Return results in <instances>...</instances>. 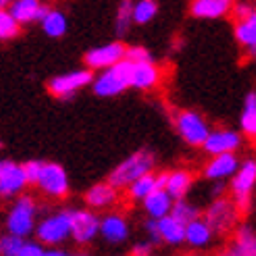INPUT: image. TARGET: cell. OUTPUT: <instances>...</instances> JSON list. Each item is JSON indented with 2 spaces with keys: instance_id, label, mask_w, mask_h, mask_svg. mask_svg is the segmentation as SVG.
I'll use <instances>...</instances> for the list:
<instances>
[{
  "instance_id": "obj_1",
  "label": "cell",
  "mask_w": 256,
  "mask_h": 256,
  "mask_svg": "<svg viewBox=\"0 0 256 256\" xmlns=\"http://www.w3.org/2000/svg\"><path fill=\"white\" fill-rule=\"evenodd\" d=\"M154 169H156L154 152L148 148H142V150H136L134 154H130L125 160H121L117 167L108 173V182L119 190H127L134 182H138L140 177L154 173Z\"/></svg>"
},
{
  "instance_id": "obj_2",
  "label": "cell",
  "mask_w": 256,
  "mask_h": 256,
  "mask_svg": "<svg viewBox=\"0 0 256 256\" xmlns=\"http://www.w3.org/2000/svg\"><path fill=\"white\" fill-rule=\"evenodd\" d=\"M132 75H134V62L130 58H123L117 65H112L96 75L92 84V92L98 98L121 96L125 90L132 88Z\"/></svg>"
},
{
  "instance_id": "obj_3",
  "label": "cell",
  "mask_w": 256,
  "mask_h": 256,
  "mask_svg": "<svg viewBox=\"0 0 256 256\" xmlns=\"http://www.w3.org/2000/svg\"><path fill=\"white\" fill-rule=\"evenodd\" d=\"M38 219V202L34 196L21 194L17 196L15 204L10 206L6 214V232L12 236H19L28 240L32 234H36Z\"/></svg>"
},
{
  "instance_id": "obj_4",
  "label": "cell",
  "mask_w": 256,
  "mask_h": 256,
  "mask_svg": "<svg viewBox=\"0 0 256 256\" xmlns=\"http://www.w3.org/2000/svg\"><path fill=\"white\" fill-rule=\"evenodd\" d=\"M240 216H242V210L236 204L234 198H214L212 204L206 208L204 212V219L210 223V227L214 229L216 236H227L236 232L240 227Z\"/></svg>"
},
{
  "instance_id": "obj_5",
  "label": "cell",
  "mask_w": 256,
  "mask_h": 256,
  "mask_svg": "<svg viewBox=\"0 0 256 256\" xmlns=\"http://www.w3.org/2000/svg\"><path fill=\"white\" fill-rule=\"evenodd\" d=\"M175 132L188 146L202 148L212 130L198 110H179L175 114Z\"/></svg>"
},
{
  "instance_id": "obj_6",
  "label": "cell",
  "mask_w": 256,
  "mask_h": 256,
  "mask_svg": "<svg viewBox=\"0 0 256 256\" xmlns=\"http://www.w3.org/2000/svg\"><path fill=\"white\" fill-rule=\"evenodd\" d=\"M96 75L92 73V69H75L69 73H60L54 75L52 80L46 84V90L50 96H54L56 100H71L75 94H80L84 88L94 84Z\"/></svg>"
},
{
  "instance_id": "obj_7",
  "label": "cell",
  "mask_w": 256,
  "mask_h": 256,
  "mask_svg": "<svg viewBox=\"0 0 256 256\" xmlns=\"http://www.w3.org/2000/svg\"><path fill=\"white\" fill-rule=\"evenodd\" d=\"M36 238L44 246H58L62 242L73 238V219L71 210H58L54 214H48L36 227Z\"/></svg>"
},
{
  "instance_id": "obj_8",
  "label": "cell",
  "mask_w": 256,
  "mask_h": 256,
  "mask_svg": "<svg viewBox=\"0 0 256 256\" xmlns=\"http://www.w3.org/2000/svg\"><path fill=\"white\" fill-rule=\"evenodd\" d=\"M254 190H256V160L248 158V160L242 162L240 171L232 177V184H229L232 198L236 200V204L240 206L242 212L250 210Z\"/></svg>"
},
{
  "instance_id": "obj_9",
  "label": "cell",
  "mask_w": 256,
  "mask_h": 256,
  "mask_svg": "<svg viewBox=\"0 0 256 256\" xmlns=\"http://www.w3.org/2000/svg\"><path fill=\"white\" fill-rule=\"evenodd\" d=\"M36 188L40 190L44 196L52 198V200H65L69 196V192H71V188H69V175H67L65 167L58 164V162L44 160L40 182H38Z\"/></svg>"
},
{
  "instance_id": "obj_10",
  "label": "cell",
  "mask_w": 256,
  "mask_h": 256,
  "mask_svg": "<svg viewBox=\"0 0 256 256\" xmlns=\"http://www.w3.org/2000/svg\"><path fill=\"white\" fill-rule=\"evenodd\" d=\"M123 58H127V46L119 40L114 42H106L102 46L90 48L84 54V65L92 71H104L112 65H117Z\"/></svg>"
},
{
  "instance_id": "obj_11",
  "label": "cell",
  "mask_w": 256,
  "mask_h": 256,
  "mask_svg": "<svg viewBox=\"0 0 256 256\" xmlns=\"http://www.w3.org/2000/svg\"><path fill=\"white\" fill-rule=\"evenodd\" d=\"M28 186H30V179L23 164L10 158L0 160V196L2 198L21 196Z\"/></svg>"
},
{
  "instance_id": "obj_12",
  "label": "cell",
  "mask_w": 256,
  "mask_h": 256,
  "mask_svg": "<svg viewBox=\"0 0 256 256\" xmlns=\"http://www.w3.org/2000/svg\"><path fill=\"white\" fill-rule=\"evenodd\" d=\"M71 219H73V242L75 244H80V246L92 244L100 236L102 219L92 208L71 210Z\"/></svg>"
},
{
  "instance_id": "obj_13",
  "label": "cell",
  "mask_w": 256,
  "mask_h": 256,
  "mask_svg": "<svg viewBox=\"0 0 256 256\" xmlns=\"http://www.w3.org/2000/svg\"><path fill=\"white\" fill-rule=\"evenodd\" d=\"M242 167L240 158L236 156V152H227V154H216L210 156V160L204 164L202 175L210 179V182H223V179L234 177Z\"/></svg>"
},
{
  "instance_id": "obj_14",
  "label": "cell",
  "mask_w": 256,
  "mask_h": 256,
  "mask_svg": "<svg viewBox=\"0 0 256 256\" xmlns=\"http://www.w3.org/2000/svg\"><path fill=\"white\" fill-rule=\"evenodd\" d=\"M242 148V136L234 130H212L210 136L206 138L202 150L208 156L216 154H227V152H238Z\"/></svg>"
},
{
  "instance_id": "obj_15",
  "label": "cell",
  "mask_w": 256,
  "mask_h": 256,
  "mask_svg": "<svg viewBox=\"0 0 256 256\" xmlns=\"http://www.w3.org/2000/svg\"><path fill=\"white\" fill-rule=\"evenodd\" d=\"M236 0H192L190 15L200 21H214L232 15Z\"/></svg>"
},
{
  "instance_id": "obj_16",
  "label": "cell",
  "mask_w": 256,
  "mask_h": 256,
  "mask_svg": "<svg viewBox=\"0 0 256 256\" xmlns=\"http://www.w3.org/2000/svg\"><path fill=\"white\" fill-rule=\"evenodd\" d=\"M162 82V69L154 60L146 62H134V75H132V88L140 92H150L158 88Z\"/></svg>"
},
{
  "instance_id": "obj_17",
  "label": "cell",
  "mask_w": 256,
  "mask_h": 256,
  "mask_svg": "<svg viewBox=\"0 0 256 256\" xmlns=\"http://www.w3.org/2000/svg\"><path fill=\"white\" fill-rule=\"evenodd\" d=\"M8 10L25 28V25H32V23H40L48 15L50 6L44 4L42 0H12Z\"/></svg>"
},
{
  "instance_id": "obj_18",
  "label": "cell",
  "mask_w": 256,
  "mask_h": 256,
  "mask_svg": "<svg viewBox=\"0 0 256 256\" xmlns=\"http://www.w3.org/2000/svg\"><path fill=\"white\" fill-rule=\"evenodd\" d=\"M86 206H90L92 210H104L110 208L119 202V188H114L108 179L102 184L92 186L86 192Z\"/></svg>"
},
{
  "instance_id": "obj_19",
  "label": "cell",
  "mask_w": 256,
  "mask_h": 256,
  "mask_svg": "<svg viewBox=\"0 0 256 256\" xmlns=\"http://www.w3.org/2000/svg\"><path fill=\"white\" fill-rule=\"evenodd\" d=\"M234 36L236 42L246 50V54L256 60V8L246 19H236Z\"/></svg>"
},
{
  "instance_id": "obj_20",
  "label": "cell",
  "mask_w": 256,
  "mask_h": 256,
  "mask_svg": "<svg viewBox=\"0 0 256 256\" xmlns=\"http://www.w3.org/2000/svg\"><path fill=\"white\" fill-rule=\"evenodd\" d=\"M100 236L104 238L108 244H123V242L130 238V223H127V219L123 214L110 212L102 219Z\"/></svg>"
},
{
  "instance_id": "obj_21",
  "label": "cell",
  "mask_w": 256,
  "mask_h": 256,
  "mask_svg": "<svg viewBox=\"0 0 256 256\" xmlns=\"http://www.w3.org/2000/svg\"><path fill=\"white\" fill-rule=\"evenodd\" d=\"M175 198L169 194L167 190H154L152 194L142 202V206L146 210V214L150 219H162V216H169L173 210Z\"/></svg>"
},
{
  "instance_id": "obj_22",
  "label": "cell",
  "mask_w": 256,
  "mask_h": 256,
  "mask_svg": "<svg viewBox=\"0 0 256 256\" xmlns=\"http://www.w3.org/2000/svg\"><path fill=\"white\" fill-rule=\"evenodd\" d=\"M214 236V229L206 219H196L186 225V244H190L192 248H206Z\"/></svg>"
},
{
  "instance_id": "obj_23",
  "label": "cell",
  "mask_w": 256,
  "mask_h": 256,
  "mask_svg": "<svg viewBox=\"0 0 256 256\" xmlns=\"http://www.w3.org/2000/svg\"><path fill=\"white\" fill-rule=\"evenodd\" d=\"M156 221H158V232H160L162 244H169V246L186 244V225L182 221H177L173 214L162 216V219H156Z\"/></svg>"
},
{
  "instance_id": "obj_24",
  "label": "cell",
  "mask_w": 256,
  "mask_h": 256,
  "mask_svg": "<svg viewBox=\"0 0 256 256\" xmlns=\"http://www.w3.org/2000/svg\"><path fill=\"white\" fill-rule=\"evenodd\" d=\"M40 28L44 32V36L58 40V38H65L69 32V19L60 8H50L48 15L40 21Z\"/></svg>"
},
{
  "instance_id": "obj_25",
  "label": "cell",
  "mask_w": 256,
  "mask_h": 256,
  "mask_svg": "<svg viewBox=\"0 0 256 256\" xmlns=\"http://www.w3.org/2000/svg\"><path fill=\"white\" fill-rule=\"evenodd\" d=\"M232 254L236 256H256V232L250 225H240L232 244Z\"/></svg>"
},
{
  "instance_id": "obj_26",
  "label": "cell",
  "mask_w": 256,
  "mask_h": 256,
  "mask_svg": "<svg viewBox=\"0 0 256 256\" xmlns=\"http://www.w3.org/2000/svg\"><path fill=\"white\" fill-rule=\"evenodd\" d=\"M192 186H194V175L186 169H177V171H169V179H167V190L175 200H182L190 194Z\"/></svg>"
},
{
  "instance_id": "obj_27",
  "label": "cell",
  "mask_w": 256,
  "mask_h": 256,
  "mask_svg": "<svg viewBox=\"0 0 256 256\" xmlns=\"http://www.w3.org/2000/svg\"><path fill=\"white\" fill-rule=\"evenodd\" d=\"M242 134L256 142V92H248L244 98V110L240 119Z\"/></svg>"
},
{
  "instance_id": "obj_28",
  "label": "cell",
  "mask_w": 256,
  "mask_h": 256,
  "mask_svg": "<svg viewBox=\"0 0 256 256\" xmlns=\"http://www.w3.org/2000/svg\"><path fill=\"white\" fill-rule=\"evenodd\" d=\"M134 4L136 0H119L117 12H114V34L119 38H125L130 34L134 23Z\"/></svg>"
},
{
  "instance_id": "obj_29",
  "label": "cell",
  "mask_w": 256,
  "mask_h": 256,
  "mask_svg": "<svg viewBox=\"0 0 256 256\" xmlns=\"http://www.w3.org/2000/svg\"><path fill=\"white\" fill-rule=\"evenodd\" d=\"M154 190H158L156 188V175L148 173V175L140 177L138 182H134L130 188H127V198H130L132 202H144Z\"/></svg>"
},
{
  "instance_id": "obj_30",
  "label": "cell",
  "mask_w": 256,
  "mask_h": 256,
  "mask_svg": "<svg viewBox=\"0 0 256 256\" xmlns=\"http://www.w3.org/2000/svg\"><path fill=\"white\" fill-rule=\"evenodd\" d=\"M160 10L158 0H136L134 4V23L136 25H148L156 19Z\"/></svg>"
},
{
  "instance_id": "obj_31",
  "label": "cell",
  "mask_w": 256,
  "mask_h": 256,
  "mask_svg": "<svg viewBox=\"0 0 256 256\" xmlns=\"http://www.w3.org/2000/svg\"><path fill=\"white\" fill-rule=\"evenodd\" d=\"M23 25L15 19V15L8 8H0V40L2 42H10L21 34Z\"/></svg>"
},
{
  "instance_id": "obj_32",
  "label": "cell",
  "mask_w": 256,
  "mask_h": 256,
  "mask_svg": "<svg viewBox=\"0 0 256 256\" xmlns=\"http://www.w3.org/2000/svg\"><path fill=\"white\" fill-rule=\"evenodd\" d=\"M171 214L175 216L177 221H182L184 225H190L192 221L200 219V214H202V212H200V208L196 206V204H192V202H188L186 198H182V200H175Z\"/></svg>"
},
{
  "instance_id": "obj_33",
  "label": "cell",
  "mask_w": 256,
  "mask_h": 256,
  "mask_svg": "<svg viewBox=\"0 0 256 256\" xmlns=\"http://www.w3.org/2000/svg\"><path fill=\"white\" fill-rule=\"evenodd\" d=\"M23 246H25V238L12 236L6 232L2 240H0V256H19Z\"/></svg>"
},
{
  "instance_id": "obj_34",
  "label": "cell",
  "mask_w": 256,
  "mask_h": 256,
  "mask_svg": "<svg viewBox=\"0 0 256 256\" xmlns=\"http://www.w3.org/2000/svg\"><path fill=\"white\" fill-rule=\"evenodd\" d=\"M23 167H25V173H28L30 186H38V182H40V175H42L44 160H28V162H23Z\"/></svg>"
},
{
  "instance_id": "obj_35",
  "label": "cell",
  "mask_w": 256,
  "mask_h": 256,
  "mask_svg": "<svg viewBox=\"0 0 256 256\" xmlns=\"http://www.w3.org/2000/svg\"><path fill=\"white\" fill-rule=\"evenodd\" d=\"M127 58L132 62H146V60H154L150 54V50L144 46H127Z\"/></svg>"
},
{
  "instance_id": "obj_36",
  "label": "cell",
  "mask_w": 256,
  "mask_h": 256,
  "mask_svg": "<svg viewBox=\"0 0 256 256\" xmlns=\"http://www.w3.org/2000/svg\"><path fill=\"white\" fill-rule=\"evenodd\" d=\"M46 248L42 242H25V246L21 248L19 256H44Z\"/></svg>"
},
{
  "instance_id": "obj_37",
  "label": "cell",
  "mask_w": 256,
  "mask_h": 256,
  "mask_svg": "<svg viewBox=\"0 0 256 256\" xmlns=\"http://www.w3.org/2000/svg\"><path fill=\"white\" fill-rule=\"evenodd\" d=\"M252 10H254V6L248 2V0H240V2L234 4L232 15H234L236 19H246L248 15H252Z\"/></svg>"
},
{
  "instance_id": "obj_38",
  "label": "cell",
  "mask_w": 256,
  "mask_h": 256,
  "mask_svg": "<svg viewBox=\"0 0 256 256\" xmlns=\"http://www.w3.org/2000/svg\"><path fill=\"white\" fill-rule=\"evenodd\" d=\"M146 234H148V240L152 242V244H160V232H158V221L156 219H148L146 221Z\"/></svg>"
},
{
  "instance_id": "obj_39",
  "label": "cell",
  "mask_w": 256,
  "mask_h": 256,
  "mask_svg": "<svg viewBox=\"0 0 256 256\" xmlns=\"http://www.w3.org/2000/svg\"><path fill=\"white\" fill-rule=\"evenodd\" d=\"M148 254H152V242H138L130 252V256H148Z\"/></svg>"
},
{
  "instance_id": "obj_40",
  "label": "cell",
  "mask_w": 256,
  "mask_h": 256,
  "mask_svg": "<svg viewBox=\"0 0 256 256\" xmlns=\"http://www.w3.org/2000/svg\"><path fill=\"white\" fill-rule=\"evenodd\" d=\"M44 256H73V254H69L67 250H60V248L52 246L50 250H46V254H44Z\"/></svg>"
},
{
  "instance_id": "obj_41",
  "label": "cell",
  "mask_w": 256,
  "mask_h": 256,
  "mask_svg": "<svg viewBox=\"0 0 256 256\" xmlns=\"http://www.w3.org/2000/svg\"><path fill=\"white\" fill-rule=\"evenodd\" d=\"M12 0H0V8H8Z\"/></svg>"
},
{
  "instance_id": "obj_42",
  "label": "cell",
  "mask_w": 256,
  "mask_h": 256,
  "mask_svg": "<svg viewBox=\"0 0 256 256\" xmlns=\"http://www.w3.org/2000/svg\"><path fill=\"white\" fill-rule=\"evenodd\" d=\"M73 256H90V254H84V252H80V254H73Z\"/></svg>"
},
{
  "instance_id": "obj_43",
  "label": "cell",
  "mask_w": 256,
  "mask_h": 256,
  "mask_svg": "<svg viewBox=\"0 0 256 256\" xmlns=\"http://www.w3.org/2000/svg\"><path fill=\"white\" fill-rule=\"evenodd\" d=\"M225 256H236V254H232V252H227V254H225Z\"/></svg>"
},
{
  "instance_id": "obj_44",
  "label": "cell",
  "mask_w": 256,
  "mask_h": 256,
  "mask_svg": "<svg viewBox=\"0 0 256 256\" xmlns=\"http://www.w3.org/2000/svg\"><path fill=\"white\" fill-rule=\"evenodd\" d=\"M236 2H240V0H236Z\"/></svg>"
},
{
  "instance_id": "obj_45",
  "label": "cell",
  "mask_w": 256,
  "mask_h": 256,
  "mask_svg": "<svg viewBox=\"0 0 256 256\" xmlns=\"http://www.w3.org/2000/svg\"><path fill=\"white\" fill-rule=\"evenodd\" d=\"M148 256H152V254H148Z\"/></svg>"
}]
</instances>
